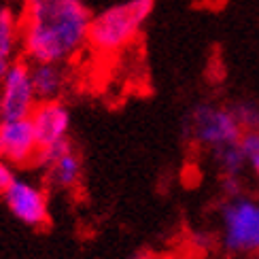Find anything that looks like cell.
<instances>
[{
  "label": "cell",
  "mask_w": 259,
  "mask_h": 259,
  "mask_svg": "<svg viewBox=\"0 0 259 259\" xmlns=\"http://www.w3.org/2000/svg\"><path fill=\"white\" fill-rule=\"evenodd\" d=\"M94 13L85 0H24L21 51L30 64H64L90 45Z\"/></svg>",
  "instance_id": "1"
},
{
  "label": "cell",
  "mask_w": 259,
  "mask_h": 259,
  "mask_svg": "<svg viewBox=\"0 0 259 259\" xmlns=\"http://www.w3.org/2000/svg\"><path fill=\"white\" fill-rule=\"evenodd\" d=\"M153 9L155 0H123L102 9L92 17L90 47L102 56L119 53L138 38Z\"/></svg>",
  "instance_id": "2"
},
{
  "label": "cell",
  "mask_w": 259,
  "mask_h": 259,
  "mask_svg": "<svg viewBox=\"0 0 259 259\" xmlns=\"http://www.w3.org/2000/svg\"><path fill=\"white\" fill-rule=\"evenodd\" d=\"M219 246L230 257L259 255V196L242 193L236 198H223L217 206Z\"/></svg>",
  "instance_id": "3"
},
{
  "label": "cell",
  "mask_w": 259,
  "mask_h": 259,
  "mask_svg": "<svg viewBox=\"0 0 259 259\" xmlns=\"http://www.w3.org/2000/svg\"><path fill=\"white\" fill-rule=\"evenodd\" d=\"M244 130L234 117L230 104L196 102L183 119V138L204 151H214L240 143Z\"/></svg>",
  "instance_id": "4"
},
{
  "label": "cell",
  "mask_w": 259,
  "mask_h": 259,
  "mask_svg": "<svg viewBox=\"0 0 259 259\" xmlns=\"http://www.w3.org/2000/svg\"><path fill=\"white\" fill-rule=\"evenodd\" d=\"M38 104L32 85V64L13 60L5 81L0 83V121L30 119Z\"/></svg>",
  "instance_id": "5"
},
{
  "label": "cell",
  "mask_w": 259,
  "mask_h": 259,
  "mask_svg": "<svg viewBox=\"0 0 259 259\" xmlns=\"http://www.w3.org/2000/svg\"><path fill=\"white\" fill-rule=\"evenodd\" d=\"M3 200L11 214L28 228H42L49 223V204L47 193L34 183L17 179L3 193Z\"/></svg>",
  "instance_id": "6"
},
{
  "label": "cell",
  "mask_w": 259,
  "mask_h": 259,
  "mask_svg": "<svg viewBox=\"0 0 259 259\" xmlns=\"http://www.w3.org/2000/svg\"><path fill=\"white\" fill-rule=\"evenodd\" d=\"M38 136L32 119L0 121V157L11 166H26L36 159Z\"/></svg>",
  "instance_id": "7"
},
{
  "label": "cell",
  "mask_w": 259,
  "mask_h": 259,
  "mask_svg": "<svg viewBox=\"0 0 259 259\" xmlns=\"http://www.w3.org/2000/svg\"><path fill=\"white\" fill-rule=\"evenodd\" d=\"M30 119L34 123L40 147H47V145L60 143V140L68 138L72 117H70L68 106L60 100L38 102L34 113L30 115Z\"/></svg>",
  "instance_id": "8"
},
{
  "label": "cell",
  "mask_w": 259,
  "mask_h": 259,
  "mask_svg": "<svg viewBox=\"0 0 259 259\" xmlns=\"http://www.w3.org/2000/svg\"><path fill=\"white\" fill-rule=\"evenodd\" d=\"M32 85L38 102L58 100L66 85L62 64H32Z\"/></svg>",
  "instance_id": "9"
},
{
  "label": "cell",
  "mask_w": 259,
  "mask_h": 259,
  "mask_svg": "<svg viewBox=\"0 0 259 259\" xmlns=\"http://www.w3.org/2000/svg\"><path fill=\"white\" fill-rule=\"evenodd\" d=\"M208 155L214 168H217L219 177H244L249 172V157L244 155L240 143L214 149Z\"/></svg>",
  "instance_id": "10"
},
{
  "label": "cell",
  "mask_w": 259,
  "mask_h": 259,
  "mask_svg": "<svg viewBox=\"0 0 259 259\" xmlns=\"http://www.w3.org/2000/svg\"><path fill=\"white\" fill-rule=\"evenodd\" d=\"M47 172V181L51 183L53 187L58 189H72L77 183L81 181L83 175V164H81V157L74 153V149L68 151L66 155H62L56 164H53Z\"/></svg>",
  "instance_id": "11"
},
{
  "label": "cell",
  "mask_w": 259,
  "mask_h": 259,
  "mask_svg": "<svg viewBox=\"0 0 259 259\" xmlns=\"http://www.w3.org/2000/svg\"><path fill=\"white\" fill-rule=\"evenodd\" d=\"M21 47V24L13 9L0 5V60L13 62Z\"/></svg>",
  "instance_id": "12"
},
{
  "label": "cell",
  "mask_w": 259,
  "mask_h": 259,
  "mask_svg": "<svg viewBox=\"0 0 259 259\" xmlns=\"http://www.w3.org/2000/svg\"><path fill=\"white\" fill-rule=\"evenodd\" d=\"M234 117L244 132H259V102L253 98H240L230 104Z\"/></svg>",
  "instance_id": "13"
},
{
  "label": "cell",
  "mask_w": 259,
  "mask_h": 259,
  "mask_svg": "<svg viewBox=\"0 0 259 259\" xmlns=\"http://www.w3.org/2000/svg\"><path fill=\"white\" fill-rule=\"evenodd\" d=\"M68 151H72L70 138L60 140V143H53V145H47V147H38V153H36L34 164L38 168H42V170H49L62 155H66Z\"/></svg>",
  "instance_id": "14"
},
{
  "label": "cell",
  "mask_w": 259,
  "mask_h": 259,
  "mask_svg": "<svg viewBox=\"0 0 259 259\" xmlns=\"http://www.w3.org/2000/svg\"><path fill=\"white\" fill-rule=\"evenodd\" d=\"M189 244H191L196 251L208 253V251H212L214 246L219 244L217 232H210V230H193V232L189 234Z\"/></svg>",
  "instance_id": "15"
},
{
  "label": "cell",
  "mask_w": 259,
  "mask_h": 259,
  "mask_svg": "<svg viewBox=\"0 0 259 259\" xmlns=\"http://www.w3.org/2000/svg\"><path fill=\"white\" fill-rule=\"evenodd\" d=\"M219 189L223 198H236L246 193V183L244 177H221L219 179Z\"/></svg>",
  "instance_id": "16"
},
{
  "label": "cell",
  "mask_w": 259,
  "mask_h": 259,
  "mask_svg": "<svg viewBox=\"0 0 259 259\" xmlns=\"http://www.w3.org/2000/svg\"><path fill=\"white\" fill-rule=\"evenodd\" d=\"M13 181H15V175H13V170H11V164L0 157V196L9 189V185Z\"/></svg>",
  "instance_id": "17"
},
{
  "label": "cell",
  "mask_w": 259,
  "mask_h": 259,
  "mask_svg": "<svg viewBox=\"0 0 259 259\" xmlns=\"http://www.w3.org/2000/svg\"><path fill=\"white\" fill-rule=\"evenodd\" d=\"M246 157H249V170L253 172L255 183H257V187H259V151H253V153H249Z\"/></svg>",
  "instance_id": "18"
},
{
  "label": "cell",
  "mask_w": 259,
  "mask_h": 259,
  "mask_svg": "<svg viewBox=\"0 0 259 259\" xmlns=\"http://www.w3.org/2000/svg\"><path fill=\"white\" fill-rule=\"evenodd\" d=\"M130 259H155V255L151 253L149 249H138L136 253H132V257Z\"/></svg>",
  "instance_id": "19"
},
{
  "label": "cell",
  "mask_w": 259,
  "mask_h": 259,
  "mask_svg": "<svg viewBox=\"0 0 259 259\" xmlns=\"http://www.w3.org/2000/svg\"><path fill=\"white\" fill-rule=\"evenodd\" d=\"M11 60H0V83L5 81V77H7V72H9V68H11Z\"/></svg>",
  "instance_id": "20"
},
{
  "label": "cell",
  "mask_w": 259,
  "mask_h": 259,
  "mask_svg": "<svg viewBox=\"0 0 259 259\" xmlns=\"http://www.w3.org/2000/svg\"><path fill=\"white\" fill-rule=\"evenodd\" d=\"M246 259H259V255H253V257H246Z\"/></svg>",
  "instance_id": "21"
}]
</instances>
